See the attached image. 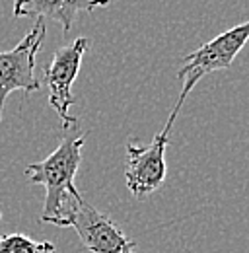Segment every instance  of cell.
I'll return each instance as SVG.
<instances>
[{
    "label": "cell",
    "instance_id": "1",
    "mask_svg": "<svg viewBox=\"0 0 249 253\" xmlns=\"http://www.w3.org/2000/svg\"><path fill=\"white\" fill-rule=\"evenodd\" d=\"M86 142V134H66L61 144L37 164L26 168V177L33 185H43L47 189L43 212L39 222L59 226L62 218L84 199L74 185L76 171L82 162V148Z\"/></svg>",
    "mask_w": 249,
    "mask_h": 253
},
{
    "label": "cell",
    "instance_id": "2",
    "mask_svg": "<svg viewBox=\"0 0 249 253\" xmlns=\"http://www.w3.org/2000/svg\"><path fill=\"white\" fill-rule=\"evenodd\" d=\"M249 41V20L234 26L224 33L216 35L208 43L201 45L197 51L189 53L185 57V64L179 68V80H181V95L177 103L173 105L171 111L179 113L185 99L189 97L191 90L208 74L216 70H226L230 68L238 53L246 47Z\"/></svg>",
    "mask_w": 249,
    "mask_h": 253
},
{
    "label": "cell",
    "instance_id": "3",
    "mask_svg": "<svg viewBox=\"0 0 249 253\" xmlns=\"http://www.w3.org/2000/svg\"><path fill=\"white\" fill-rule=\"evenodd\" d=\"M179 113L171 111L167 123L152 138L150 144L140 146L136 142L126 144V164H124V181L134 199H142L158 191L167 175L166 148L169 144V132Z\"/></svg>",
    "mask_w": 249,
    "mask_h": 253
},
{
    "label": "cell",
    "instance_id": "4",
    "mask_svg": "<svg viewBox=\"0 0 249 253\" xmlns=\"http://www.w3.org/2000/svg\"><path fill=\"white\" fill-rule=\"evenodd\" d=\"M45 20L35 18V24L30 33L10 51H0V121L6 105V97L22 90L26 94L37 92L41 88V80L35 76V59L45 41Z\"/></svg>",
    "mask_w": 249,
    "mask_h": 253
},
{
    "label": "cell",
    "instance_id": "5",
    "mask_svg": "<svg viewBox=\"0 0 249 253\" xmlns=\"http://www.w3.org/2000/svg\"><path fill=\"white\" fill-rule=\"evenodd\" d=\"M59 228H72L92 253H136V244L111 216L95 211L84 199L62 218Z\"/></svg>",
    "mask_w": 249,
    "mask_h": 253
},
{
    "label": "cell",
    "instance_id": "6",
    "mask_svg": "<svg viewBox=\"0 0 249 253\" xmlns=\"http://www.w3.org/2000/svg\"><path fill=\"white\" fill-rule=\"evenodd\" d=\"M90 47V39L78 37L72 43L55 51L51 64L45 68V84L49 88V105L57 111L62 126H76V119L70 115L74 105L72 84L80 72V64Z\"/></svg>",
    "mask_w": 249,
    "mask_h": 253
},
{
    "label": "cell",
    "instance_id": "7",
    "mask_svg": "<svg viewBox=\"0 0 249 253\" xmlns=\"http://www.w3.org/2000/svg\"><path fill=\"white\" fill-rule=\"evenodd\" d=\"M109 6V0H14V16L49 18L61 24L64 35L70 32L78 12H92L95 8Z\"/></svg>",
    "mask_w": 249,
    "mask_h": 253
},
{
    "label": "cell",
    "instance_id": "8",
    "mask_svg": "<svg viewBox=\"0 0 249 253\" xmlns=\"http://www.w3.org/2000/svg\"><path fill=\"white\" fill-rule=\"evenodd\" d=\"M0 253H55L51 242H35L24 234H8L0 238Z\"/></svg>",
    "mask_w": 249,
    "mask_h": 253
}]
</instances>
